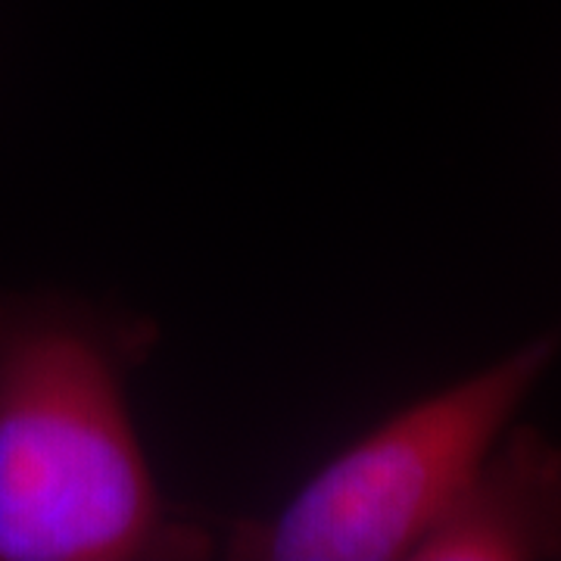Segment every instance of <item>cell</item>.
Returning <instances> with one entry per match:
<instances>
[{"label": "cell", "mask_w": 561, "mask_h": 561, "mask_svg": "<svg viewBox=\"0 0 561 561\" xmlns=\"http://www.w3.org/2000/svg\"><path fill=\"white\" fill-rule=\"evenodd\" d=\"M561 350L540 334L402 405L350 443L265 522L228 530L238 561H415Z\"/></svg>", "instance_id": "obj_2"}, {"label": "cell", "mask_w": 561, "mask_h": 561, "mask_svg": "<svg viewBox=\"0 0 561 561\" xmlns=\"http://www.w3.org/2000/svg\"><path fill=\"white\" fill-rule=\"evenodd\" d=\"M415 561H561V443L512 424Z\"/></svg>", "instance_id": "obj_3"}, {"label": "cell", "mask_w": 561, "mask_h": 561, "mask_svg": "<svg viewBox=\"0 0 561 561\" xmlns=\"http://www.w3.org/2000/svg\"><path fill=\"white\" fill-rule=\"evenodd\" d=\"M160 328L60 294L0 290V561H184L209 534L172 515L128 378Z\"/></svg>", "instance_id": "obj_1"}]
</instances>
